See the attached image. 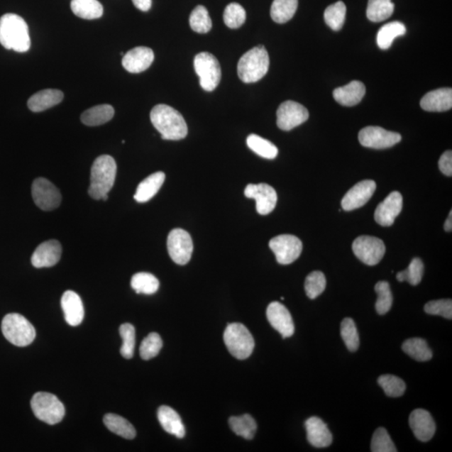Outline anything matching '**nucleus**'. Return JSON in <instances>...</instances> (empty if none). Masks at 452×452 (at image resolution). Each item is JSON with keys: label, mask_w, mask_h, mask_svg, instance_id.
Listing matches in <instances>:
<instances>
[{"label": "nucleus", "mask_w": 452, "mask_h": 452, "mask_svg": "<svg viewBox=\"0 0 452 452\" xmlns=\"http://www.w3.org/2000/svg\"><path fill=\"white\" fill-rule=\"evenodd\" d=\"M224 341L231 355L237 360H246L253 353V336L242 324L233 323L228 325L224 333Z\"/></svg>", "instance_id": "obj_5"}, {"label": "nucleus", "mask_w": 452, "mask_h": 452, "mask_svg": "<svg viewBox=\"0 0 452 452\" xmlns=\"http://www.w3.org/2000/svg\"><path fill=\"white\" fill-rule=\"evenodd\" d=\"M119 333L123 339V346L121 347L120 353L123 358L130 360L133 357L135 342H136L135 329L132 324H124L121 325Z\"/></svg>", "instance_id": "obj_47"}, {"label": "nucleus", "mask_w": 452, "mask_h": 452, "mask_svg": "<svg viewBox=\"0 0 452 452\" xmlns=\"http://www.w3.org/2000/svg\"><path fill=\"white\" fill-rule=\"evenodd\" d=\"M402 135L387 131L380 127H366L358 133V140L361 145L375 149H385L393 147L402 141Z\"/></svg>", "instance_id": "obj_14"}, {"label": "nucleus", "mask_w": 452, "mask_h": 452, "mask_svg": "<svg viewBox=\"0 0 452 452\" xmlns=\"http://www.w3.org/2000/svg\"><path fill=\"white\" fill-rule=\"evenodd\" d=\"M298 0H274L271 7V17L278 24H284L294 16Z\"/></svg>", "instance_id": "obj_34"}, {"label": "nucleus", "mask_w": 452, "mask_h": 452, "mask_svg": "<svg viewBox=\"0 0 452 452\" xmlns=\"http://www.w3.org/2000/svg\"><path fill=\"white\" fill-rule=\"evenodd\" d=\"M246 143L250 150L268 160H274L278 155L277 148L272 143L258 135H249L246 139Z\"/></svg>", "instance_id": "obj_38"}, {"label": "nucleus", "mask_w": 452, "mask_h": 452, "mask_svg": "<svg viewBox=\"0 0 452 452\" xmlns=\"http://www.w3.org/2000/svg\"><path fill=\"white\" fill-rule=\"evenodd\" d=\"M116 176V164L113 157L101 155L96 158L91 170V184L88 193L92 198L100 200L109 195Z\"/></svg>", "instance_id": "obj_3"}, {"label": "nucleus", "mask_w": 452, "mask_h": 452, "mask_svg": "<svg viewBox=\"0 0 452 452\" xmlns=\"http://www.w3.org/2000/svg\"><path fill=\"white\" fill-rule=\"evenodd\" d=\"M341 337L346 343L349 351L355 352L360 347V336H358L355 323L352 319H344L341 324Z\"/></svg>", "instance_id": "obj_44"}, {"label": "nucleus", "mask_w": 452, "mask_h": 452, "mask_svg": "<svg viewBox=\"0 0 452 452\" xmlns=\"http://www.w3.org/2000/svg\"><path fill=\"white\" fill-rule=\"evenodd\" d=\"M376 183L374 180H363L349 189L342 199V208L346 211L360 208L369 202L375 194Z\"/></svg>", "instance_id": "obj_17"}, {"label": "nucleus", "mask_w": 452, "mask_h": 452, "mask_svg": "<svg viewBox=\"0 0 452 452\" xmlns=\"http://www.w3.org/2000/svg\"><path fill=\"white\" fill-rule=\"evenodd\" d=\"M365 92L366 88L363 82L353 81L346 86L336 88L334 91V99L340 105L353 106L360 104Z\"/></svg>", "instance_id": "obj_25"}, {"label": "nucleus", "mask_w": 452, "mask_h": 452, "mask_svg": "<svg viewBox=\"0 0 452 452\" xmlns=\"http://www.w3.org/2000/svg\"><path fill=\"white\" fill-rule=\"evenodd\" d=\"M194 67L202 89L206 92L216 89L221 79L220 63L216 57L208 53H199L194 57Z\"/></svg>", "instance_id": "obj_8"}, {"label": "nucleus", "mask_w": 452, "mask_h": 452, "mask_svg": "<svg viewBox=\"0 0 452 452\" xmlns=\"http://www.w3.org/2000/svg\"><path fill=\"white\" fill-rule=\"evenodd\" d=\"M353 250L362 263L375 265L384 258L385 246L383 241L377 237L363 236L354 240Z\"/></svg>", "instance_id": "obj_9"}, {"label": "nucleus", "mask_w": 452, "mask_h": 452, "mask_svg": "<svg viewBox=\"0 0 452 452\" xmlns=\"http://www.w3.org/2000/svg\"><path fill=\"white\" fill-rule=\"evenodd\" d=\"M131 287L138 294H155L160 288V281L151 273L139 272L133 275Z\"/></svg>", "instance_id": "obj_36"}, {"label": "nucleus", "mask_w": 452, "mask_h": 452, "mask_svg": "<svg viewBox=\"0 0 452 452\" xmlns=\"http://www.w3.org/2000/svg\"><path fill=\"white\" fill-rule=\"evenodd\" d=\"M62 247L58 241L50 240L40 244L31 258V263L36 268L54 267L59 263Z\"/></svg>", "instance_id": "obj_19"}, {"label": "nucleus", "mask_w": 452, "mask_h": 452, "mask_svg": "<svg viewBox=\"0 0 452 452\" xmlns=\"http://www.w3.org/2000/svg\"><path fill=\"white\" fill-rule=\"evenodd\" d=\"M162 347V340L160 334L151 333L143 339L140 346V356L143 360H149L160 353Z\"/></svg>", "instance_id": "obj_46"}, {"label": "nucleus", "mask_w": 452, "mask_h": 452, "mask_svg": "<svg viewBox=\"0 0 452 452\" xmlns=\"http://www.w3.org/2000/svg\"><path fill=\"white\" fill-rule=\"evenodd\" d=\"M409 423L414 436L419 441H429L435 435L436 423L434 419L426 409H414L409 416Z\"/></svg>", "instance_id": "obj_20"}, {"label": "nucleus", "mask_w": 452, "mask_h": 452, "mask_svg": "<svg viewBox=\"0 0 452 452\" xmlns=\"http://www.w3.org/2000/svg\"><path fill=\"white\" fill-rule=\"evenodd\" d=\"M133 3L139 11H148L152 7V0H133Z\"/></svg>", "instance_id": "obj_52"}, {"label": "nucleus", "mask_w": 452, "mask_h": 452, "mask_svg": "<svg viewBox=\"0 0 452 452\" xmlns=\"http://www.w3.org/2000/svg\"><path fill=\"white\" fill-rule=\"evenodd\" d=\"M270 248L273 251L277 263L289 265L299 258L302 250V241L292 235H281L274 237L269 242Z\"/></svg>", "instance_id": "obj_10"}, {"label": "nucleus", "mask_w": 452, "mask_h": 452, "mask_svg": "<svg viewBox=\"0 0 452 452\" xmlns=\"http://www.w3.org/2000/svg\"><path fill=\"white\" fill-rule=\"evenodd\" d=\"M62 307L67 323L72 327L80 325L84 319V306L82 298L73 291L64 292L62 297Z\"/></svg>", "instance_id": "obj_23"}, {"label": "nucleus", "mask_w": 452, "mask_h": 452, "mask_svg": "<svg viewBox=\"0 0 452 452\" xmlns=\"http://www.w3.org/2000/svg\"><path fill=\"white\" fill-rule=\"evenodd\" d=\"M347 8L342 1L331 4L324 12V21L331 29L341 30L346 21Z\"/></svg>", "instance_id": "obj_39"}, {"label": "nucleus", "mask_w": 452, "mask_h": 452, "mask_svg": "<svg viewBox=\"0 0 452 452\" xmlns=\"http://www.w3.org/2000/svg\"><path fill=\"white\" fill-rule=\"evenodd\" d=\"M439 167L442 174L451 177L452 175V153L446 151L442 155L439 160Z\"/></svg>", "instance_id": "obj_51"}, {"label": "nucleus", "mask_w": 452, "mask_h": 452, "mask_svg": "<svg viewBox=\"0 0 452 452\" xmlns=\"http://www.w3.org/2000/svg\"><path fill=\"white\" fill-rule=\"evenodd\" d=\"M165 180V174L162 172H156L149 175L138 184L136 193L134 194V199L138 203L149 202L160 191Z\"/></svg>", "instance_id": "obj_28"}, {"label": "nucleus", "mask_w": 452, "mask_h": 452, "mask_svg": "<svg viewBox=\"0 0 452 452\" xmlns=\"http://www.w3.org/2000/svg\"><path fill=\"white\" fill-rule=\"evenodd\" d=\"M4 336L13 346L26 347L34 341L35 329L25 316L18 314H11L4 316L2 321Z\"/></svg>", "instance_id": "obj_6"}, {"label": "nucleus", "mask_w": 452, "mask_h": 452, "mask_svg": "<svg viewBox=\"0 0 452 452\" xmlns=\"http://www.w3.org/2000/svg\"><path fill=\"white\" fill-rule=\"evenodd\" d=\"M167 245L170 258L176 264L184 265L189 262L194 246L192 238L187 231L182 229L170 231Z\"/></svg>", "instance_id": "obj_11"}, {"label": "nucleus", "mask_w": 452, "mask_h": 452, "mask_svg": "<svg viewBox=\"0 0 452 452\" xmlns=\"http://www.w3.org/2000/svg\"><path fill=\"white\" fill-rule=\"evenodd\" d=\"M267 316L272 328L282 335L283 338H290L294 334L295 326L290 312L278 302L270 304L267 309Z\"/></svg>", "instance_id": "obj_16"}, {"label": "nucleus", "mask_w": 452, "mask_h": 452, "mask_svg": "<svg viewBox=\"0 0 452 452\" xmlns=\"http://www.w3.org/2000/svg\"><path fill=\"white\" fill-rule=\"evenodd\" d=\"M158 419L162 429L177 438H184L185 428L180 417L174 409L162 405L158 411Z\"/></svg>", "instance_id": "obj_27"}, {"label": "nucleus", "mask_w": 452, "mask_h": 452, "mask_svg": "<svg viewBox=\"0 0 452 452\" xmlns=\"http://www.w3.org/2000/svg\"><path fill=\"white\" fill-rule=\"evenodd\" d=\"M246 197L254 199L256 202V211L262 216H267L274 211L277 202V194L272 186L267 184L246 186Z\"/></svg>", "instance_id": "obj_15"}, {"label": "nucleus", "mask_w": 452, "mask_h": 452, "mask_svg": "<svg viewBox=\"0 0 452 452\" xmlns=\"http://www.w3.org/2000/svg\"><path fill=\"white\" fill-rule=\"evenodd\" d=\"M421 109L427 111H446L452 107L451 88H441L428 92L421 101Z\"/></svg>", "instance_id": "obj_24"}, {"label": "nucleus", "mask_w": 452, "mask_h": 452, "mask_svg": "<svg viewBox=\"0 0 452 452\" xmlns=\"http://www.w3.org/2000/svg\"><path fill=\"white\" fill-rule=\"evenodd\" d=\"M64 94L62 91L57 89H45L35 93L28 100V107L33 113H40L57 106L62 102Z\"/></svg>", "instance_id": "obj_26"}, {"label": "nucleus", "mask_w": 452, "mask_h": 452, "mask_svg": "<svg viewBox=\"0 0 452 452\" xmlns=\"http://www.w3.org/2000/svg\"><path fill=\"white\" fill-rule=\"evenodd\" d=\"M269 66L268 50L263 45H258L242 55L237 71L242 82L254 83L262 80L268 72Z\"/></svg>", "instance_id": "obj_4"}, {"label": "nucleus", "mask_w": 452, "mask_h": 452, "mask_svg": "<svg viewBox=\"0 0 452 452\" xmlns=\"http://www.w3.org/2000/svg\"><path fill=\"white\" fill-rule=\"evenodd\" d=\"M32 197L36 206L45 211L58 208L62 199L57 186L45 178H38L33 182Z\"/></svg>", "instance_id": "obj_12"}, {"label": "nucleus", "mask_w": 452, "mask_h": 452, "mask_svg": "<svg viewBox=\"0 0 452 452\" xmlns=\"http://www.w3.org/2000/svg\"><path fill=\"white\" fill-rule=\"evenodd\" d=\"M371 451L373 452L397 451L386 429L380 427L375 431L371 441Z\"/></svg>", "instance_id": "obj_49"}, {"label": "nucleus", "mask_w": 452, "mask_h": 452, "mask_svg": "<svg viewBox=\"0 0 452 452\" xmlns=\"http://www.w3.org/2000/svg\"><path fill=\"white\" fill-rule=\"evenodd\" d=\"M444 229L447 232H451L452 231V211H451L449 214L448 218L446 219V221L444 224Z\"/></svg>", "instance_id": "obj_53"}, {"label": "nucleus", "mask_w": 452, "mask_h": 452, "mask_svg": "<svg viewBox=\"0 0 452 452\" xmlns=\"http://www.w3.org/2000/svg\"><path fill=\"white\" fill-rule=\"evenodd\" d=\"M114 109L109 104H102L92 107L82 114L81 120L82 123L96 127L109 122L114 116Z\"/></svg>", "instance_id": "obj_29"}, {"label": "nucleus", "mask_w": 452, "mask_h": 452, "mask_svg": "<svg viewBox=\"0 0 452 452\" xmlns=\"http://www.w3.org/2000/svg\"><path fill=\"white\" fill-rule=\"evenodd\" d=\"M326 277L323 272L316 271L312 272L307 277L305 281V291L310 299H315L323 293L326 288Z\"/></svg>", "instance_id": "obj_48"}, {"label": "nucleus", "mask_w": 452, "mask_h": 452, "mask_svg": "<svg viewBox=\"0 0 452 452\" xmlns=\"http://www.w3.org/2000/svg\"><path fill=\"white\" fill-rule=\"evenodd\" d=\"M229 424L233 432L246 440L253 439L256 429H258L255 419L250 414L232 417L229 419Z\"/></svg>", "instance_id": "obj_37"}, {"label": "nucleus", "mask_w": 452, "mask_h": 452, "mask_svg": "<svg viewBox=\"0 0 452 452\" xmlns=\"http://www.w3.org/2000/svg\"><path fill=\"white\" fill-rule=\"evenodd\" d=\"M277 124L283 131L298 127L309 118V111L305 106L293 101H284L277 111Z\"/></svg>", "instance_id": "obj_13"}, {"label": "nucleus", "mask_w": 452, "mask_h": 452, "mask_svg": "<svg viewBox=\"0 0 452 452\" xmlns=\"http://www.w3.org/2000/svg\"><path fill=\"white\" fill-rule=\"evenodd\" d=\"M424 309L428 314L443 316L446 319H452V301L451 299L429 302Z\"/></svg>", "instance_id": "obj_50"}, {"label": "nucleus", "mask_w": 452, "mask_h": 452, "mask_svg": "<svg viewBox=\"0 0 452 452\" xmlns=\"http://www.w3.org/2000/svg\"><path fill=\"white\" fill-rule=\"evenodd\" d=\"M191 29L199 34L208 33L212 28V21L206 7L199 6L194 9L189 17Z\"/></svg>", "instance_id": "obj_40"}, {"label": "nucleus", "mask_w": 452, "mask_h": 452, "mask_svg": "<svg viewBox=\"0 0 452 452\" xmlns=\"http://www.w3.org/2000/svg\"><path fill=\"white\" fill-rule=\"evenodd\" d=\"M395 4L391 0H369L367 8V17L372 22L386 21L393 15Z\"/></svg>", "instance_id": "obj_35"}, {"label": "nucleus", "mask_w": 452, "mask_h": 452, "mask_svg": "<svg viewBox=\"0 0 452 452\" xmlns=\"http://www.w3.org/2000/svg\"><path fill=\"white\" fill-rule=\"evenodd\" d=\"M151 122L164 140L184 139L188 134L185 120L178 111L165 104L153 107L150 114Z\"/></svg>", "instance_id": "obj_2"}, {"label": "nucleus", "mask_w": 452, "mask_h": 452, "mask_svg": "<svg viewBox=\"0 0 452 452\" xmlns=\"http://www.w3.org/2000/svg\"><path fill=\"white\" fill-rule=\"evenodd\" d=\"M307 438L309 443L316 448H324L333 442V435L329 427L319 417H311L305 422Z\"/></svg>", "instance_id": "obj_22"}, {"label": "nucleus", "mask_w": 452, "mask_h": 452, "mask_svg": "<svg viewBox=\"0 0 452 452\" xmlns=\"http://www.w3.org/2000/svg\"><path fill=\"white\" fill-rule=\"evenodd\" d=\"M0 44L20 53L30 50L29 27L24 18L16 13H6L0 18Z\"/></svg>", "instance_id": "obj_1"}, {"label": "nucleus", "mask_w": 452, "mask_h": 452, "mask_svg": "<svg viewBox=\"0 0 452 452\" xmlns=\"http://www.w3.org/2000/svg\"><path fill=\"white\" fill-rule=\"evenodd\" d=\"M403 208V197L398 191H394L377 206L375 212V220L382 226L393 225Z\"/></svg>", "instance_id": "obj_18"}, {"label": "nucleus", "mask_w": 452, "mask_h": 452, "mask_svg": "<svg viewBox=\"0 0 452 452\" xmlns=\"http://www.w3.org/2000/svg\"><path fill=\"white\" fill-rule=\"evenodd\" d=\"M378 383L389 397H400L404 393L407 385L399 377L392 375H381Z\"/></svg>", "instance_id": "obj_42"}, {"label": "nucleus", "mask_w": 452, "mask_h": 452, "mask_svg": "<svg viewBox=\"0 0 452 452\" xmlns=\"http://www.w3.org/2000/svg\"><path fill=\"white\" fill-rule=\"evenodd\" d=\"M71 8L75 16L84 20H96L104 15V7L97 0H72Z\"/></svg>", "instance_id": "obj_30"}, {"label": "nucleus", "mask_w": 452, "mask_h": 452, "mask_svg": "<svg viewBox=\"0 0 452 452\" xmlns=\"http://www.w3.org/2000/svg\"><path fill=\"white\" fill-rule=\"evenodd\" d=\"M155 54L152 49L145 46H138L128 51L122 60L123 67L130 73H141L150 67Z\"/></svg>", "instance_id": "obj_21"}, {"label": "nucleus", "mask_w": 452, "mask_h": 452, "mask_svg": "<svg viewBox=\"0 0 452 452\" xmlns=\"http://www.w3.org/2000/svg\"><path fill=\"white\" fill-rule=\"evenodd\" d=\"M403 351L414 360L425 362L431 360L432 351L425 339L414 338L407 339L402 346Z\"/></svg>", "instance_id": "obj_33"}, {"label": "nucleus", "mask_w": 452, "mask_h": 452, "mask_svg": "<svg viewBox=\"0 0 452 452\" xmlns=\"http://www.w3.org/2000/svg\"><path fill=\"white\" fill-rule=\"evenodd\" d=\"M375 290L378 294V299L375 304L377 313L385 315L388 313L393 304V296L390 284L385 281L379 282L376 284Z\"/></svg>", "instance_id": "obj_41"}, {"label": "nucleus", "mask_w": 452, "mask_h": 452, "mask_svg": "<svg viewBox=\"0 0 452 452\" xmlns=\"http://www.w3.org/2000/svg\"><path fill=\"white\" fill-rule=\"evenodd\" d=\"M424 273V264L419 258H414L407 270L399 272L396 276L399 282H408L412 286H417L421 282Z\"/></svg>", "instance_id": "obj_45"}, {"label": "nucleus", "mask_w": 452, "mask_h": 452, "mask_svg": "<svg viewBox=\"0 0 452 452\" xmlns=\"http://www.w3.org/2000/svg\"><path fill=\"white\" fill-rule=\"evenodd\" d=\"M105 426L116 435L132 440L136 436V430L128 419L115 414H106L104 418Z\"/></svg>", "instance_id": "obj_31"}, {"label": "nucleus", "mask_w": 452, "mask_h": 452, "mask_svg": "<svg viewBox=\"0 0 452 452\" xmlns=\"http://www.w3.org/2000/svg\"><path fill=\"white\" fill-rule=\"evenodd\" d=\"M31 404L35 417L49 425H55L62 421L66 413L64 404L57 396L50 393L35 394Z\"/></svg>", "instance_id": "obj_7"}, {"label": "nucleus", "mask_w": 452, "mask_h": 452, "mask_svg": "<svg viewBox=\"0 0 452 452\" xmlns=\"http://www.w3.org/2000/svg\"><path fill=\"white\" fill-rule=\"evenodd\" d=\"M246 20L245 9L237 3L228 4L224 12V22L231 29H238Z\"/></svg>", "instance_id": "obj_43"}, {"label": "nucleus", "mask_w": 452, "mask_h": 452, "mask_svg": "<svg viewBox=\"0 0 452 452\" xmlns=\"http://www.w3.org/2000/svg\"><path fill=\"white\" fill-rule=\"evenodd\" d=\"M405 33H407V28L402 23L390 22L380 28L377 34V45L381 50H388L397 37L402 36Z\"/></svg>", "instance_id": "obj_32"}]
</instances>
